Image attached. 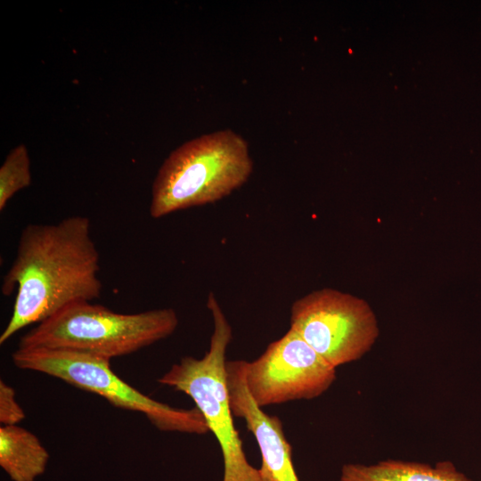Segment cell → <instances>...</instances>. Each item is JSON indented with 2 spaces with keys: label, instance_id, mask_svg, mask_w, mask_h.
<instances>
[{
  "label": "cell",
  "instance_id": "obj_1",
  "mask_svg": "<svg viewBox=\"0 0 481 481\" xmlns=\"http://www.w3.org/2000/svg\"><path fill=\"white\" fill-rule=\"evenodd\" d=\"M100 268L88 217L72 216L55 224L26 225L2 281L4 295L14 289L17 293L0 344L71 303L98 298L102 290Z\"/></svg>",
  "mask_w": 481,
  "mask_h": 481
},
{
  "label": "cell",
  "instance_id": "obj_2",
  "mask_svg": "<svg viewBox=\"0 0 481 481\" xmlns=\"http://www.w3.org/2000/svg\"><path fill=\"white\" fill-rule=\"evenodd\" d=\"M253 162L246 141L232 130L190 140L166 159L153 181L150 215L214 203L244 184Z\"/></svg>",
  "mask_w": 481,
  "mask_h": 481
},
{
  "label": "cell",
  "instance_id": "obj_3",
  "mask_svg": "<svg viewBox=\"0 0 481 481\" xmlns=\"http://www.w3.org/2000/svg\"><path fill=\"white\" fill-rule=\"evenodd\" d=\"M179 319L173 308L116 313L91 301L71 303L23 335L18 347H45L112 359L172 335Z\"/></svg>",
  "mask_w": 481,
  "mask_h": 481
},
{
  "label": "cell",
  "instance_id": "obj_4",
  "mask_svg": "<svg viewBox=\"0 0 481 481\" xmlns=\"http://www.w3.org/2000/svg\"><path fill=\"white\" fill-rule=\"evenodd\" d=\"M207 306L214 323L208 352L200 359L181 358L158 381L186 394L195 403L220 445L223 481H262L259 470L247 460L230 406L225 366L232 330L212 292L208 297Z\"/></svg>",
  "mask_w": 481,
  "mask_h": 481
},
{
  "label": "cell",
  "instance_id": "obj_5",
  "mask_svg": "<svg viewBox=\"0 0 481 481\" xmlns=\"http://www.w3.org/2000/svg\"><path fill=\"white\" fill-rule=\"evenodd\" d=\"M12 360L17 368L52 376L99 395L117 408L141 412L161 431L193 435L209 431L196 407L180 409L151 398L120 379L109 359L71 350L18 347Z\"/></svg>",
  "mask_w": 481,
  "mask_h": 481
},
{
  "label": "cell",
  "instance_id": "obj_6",
  "mask_svg": "<svg viewBox=\"0 0 481 481\" xmlns=\"http://www.w3.org/2000/svg\"><path fill=\"white\" fill-rule=\"evenodd\" d=\"M290 329L333 367L363 357L379 337L376 315L358 297L322 289L291 306Z\"/></svg>",
  "mask_w": 481,
  "mask_h": 481
},
{
  "label": "cell",
  "instance_id": "obj_7",
  "mask_svg": "<svg viewBox=\"0 0 481 481\" xmlns=\"http://www.w3.org/2000/svg\"><path fill=\"white\" fill-rule=\"evenodd\" d=\"M335 379L336 368L290 328L256 360L245 361L247 388L260 408L316 398Z\"/></svg>",
  "mask_w": 481,
  "mask_h": 481
},
{
  "label": "cell",
  "instance_id": "obj_8",
  "mask_svg": "<svg viewBox=\"0 0 481 481\" xmlns=\"http://www.w3.org/2000/svg\"><path fill=\"white\" fill-rule=\"evenodd\" d=\"M225 371L232 414L243 419L258 444L262 457L258 470L262 481H299L281 420L265 413L249 393L245 361H227Z\"/></svg>",
  "mask_w": 481,
  "mask_h": 481
},
{
  "label": "cell",
  "instance_id": "obj_9",
  "mask_svg": "<svg viewBox=\"0 0 481 481\" xmlns=\"http://www.w3.org/2000/svg\"><path fill=\"white\" fill-rule=\"evenodd\" d=\"M339 481H472L449 461L435 466L416 461L386 460L374 464L346 463Z\"/></svg>",
  "mask_w": 481,
  "mask_h": 481
},
{
  "label": "cell",
  "instance_id": "obj_10",
  "mask_svg": "<svg viewBox=\"0 0 481 481\" xmlns=\"http://www.w3.org/2000/svg\"><path fill=\"white\" fill-rule=\"evenodd\" d=\"M49 452L37 436L19 425L0 428V466L12 481H35L46 469Z\"/></svg>",
  "mask_w": 481,
  "mask_h": 481
},
{
  "label": "cell",
  "instance_id": "obj_11",
  "mask_svg": "<svg viewBox=\"0 0 481 481\" xmlns=\"http://www.w3.org/2000/svg\"><path fill=\"white\" fill-rule=\"evenodd\" d=\"M30 183V159L27 147L20 144L10 151L0 167V210L17 192Z\"/></svg>",
  "mask_w": 481,
  "mask_h": 481
},
{
  "label": "cell",
  "instance_id": "obj_12",
  "mask_svg": "<svg viewBox=\"0 0 481 481\" xmlns=\"http://www.w3.org/2000/svg\"><path fill=\"white\" fill-rule=\"evenodd\" d=\"M26 415L16 400L15 390L0 380V422L2 426L19 425Z\"/></svg>",
  "mask_w": 481,
  "mask_h": 481
}]
</instances>
